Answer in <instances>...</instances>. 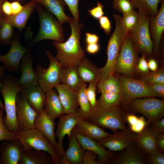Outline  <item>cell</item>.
Instances as JSON below:
<instances>
[{
    "mask_svg": "<svg viewBox=\"0 0 164 164\" xmlns=\"http://www.w3.org/2000/svg\"><path fill=\"white\" fill-rule=\"evenodd\" d=\"M68 22L71 29V34L68 39L63 43L53 41L52 43L57 51L55 57L61 67H77L85 56L80 42L83 24L71 17Z\"/></svg>",
    "mask_w": 164,
    "mask_h": 164,
    "instance_id": "obj_1",
    "label": "cell"
},
{
    "mask_svg": "<svg viewBox=\"0 0 164 164\" xmlns=\"http://www.w3.org/2000/svg\"><path fill=\"white\" fill-rule=\"evenodd\" d=\"M19 79L9 75L5 76L0 82V91L4 98L6 116L3 118L5 127L9 131L16 132L19 130L16 118V94L23 89Z\"/></svg>",
    "mask_w": 164,
    "mask_h": 164,
    "instance_id": "obj_2",
    "label": "cell"
},
{
    "mask_svg": "<svg viewBox=\"0 0 164 164\" xmlns=\"http://www.w3.org/2000/svg\"><path fill=\"white\" fill-rule=\"evenodd\" d=\"M121 104L108 108L96 106L85 120L104 128L115 132L118 130H125L127 111L121 108Z\"/></svg>",
    "mask_w": 164,
    "mask_h": 164,
    "instance_id": "obj_3",
    "label": "cell"
},
{
    "mask_svg": "<svg viewBox=\"0 0 164 164\" xmlns=\"http://www.w3.org/2000/svg\"><path fill=\"white\" fill-rule=\"evenodd\" d=\"M113 17L115 22V28L108 39L107 62L103 67L99 69L100 80H104L114 73L121 47L129 32L123 24L121 16L114 14Z\"/></svg>",
    "mask_w": 164,
    "mask_h": 164,
    "instance_id": "obj_4",
    "label": "cell"
},
{
    "mask_svg": "<svg viewBox=\"0 0 164 164\" xmlns=\"http://www.w3.org/2000/svg\"><path fill=\"white\" fill-rule=\"evenodd\" d=\"M36 8L39 17V27L32 45L45 39H51L60 43L64 42L65 37L63 24L40 4L37 3Z\"/></svg>",
    "mask_w": 164,
    "mask_h": 164,
    "instance_id": "obj_5",
    "label": "cell"
},
{
    "mask_svg": "<svg viewBox=\"0 0 164 164\" xmlns=\"http://www.w3.org/2000/svg\"><path fill=\"white\" fill-rule=\"evenodd\" d=\"M16 132L23 149L46 151L52 157L54 164H60V157L55 147L38 129L19 130Z\"/></svg>",
    "mask_w": 164,
    "mask_h": 164,
    "instance_id": "obj_6",
    "label": "cell"
},
{
    "mask_svg": "<svg viewBox=\"0 0 164 164\" xmlns=\"http://www.w3.org/2000/svg\"><path fill=\"white\" fill-rule=\"evenodd\" d=\"M118 80L121 85V104L128 112L129 104L135 99L159 97L148 87L145 83L140 80L122 75L119 77Z\"/></svg>",
    "mask_w": 164,
    "mask_h": 164,
    "instance_id": "obj_7",
    "label": "cell"
},
{
    "mask_svg": "<svg viewBox=\"0 0 164 164\" xmlns=\"http://www.w3.org/2000/svg\"><path fill=\"white\" fill-rule=\"evenodd\" d=\"M128 110L144 115L148 122L160 120L164 115V100L154 97L135 99L129 104Z\"/></svg>",
    "mask_w": 164,
    "mask_h": 164,
    "instance_id": "obj_8",
    "label": "cell"
},
{
    "mask_svg": "<svg viewBox=\"0 0 164 164\" xmlns=\"http://www.w3.org/2000/svg\"><path fill=\"white\" fill-rule=\"evenodd\" d=\"M138 12V22L129 33L137 50L150 55L153 47L149 28L150 16L140 11Z\"/></svg>",
    "mask_w": 164,
    "mask_h": 164,
    "instance_id": "obj_9",
    "label": "cell"
},
{
    "mask_svg": "<svg viewBox=\"0 0 164 164\" xmlns=\"http://www.w3.org/2000/svg\"><path fill=\"white\" fill-rule=\"evenodd\" d=\"M137 50L128 33L121 47L114 69V72L130 77L136 67Z\"/></svg>",
    "mask_w": 164,
    "mask_h": 164,
    "instance_id": "obj_10",
    "label": "cell"
},
{
    "mask_svg": "<svg viewBox=\"0 0 164 164\" xmlns=\"http://www.w3.org/2000/svg\"><path fill=\"white\" fill-rule=\"evenodd\" d=\"M46 53L50 63L48 68L43 69L41 65L38 64L35 70L38 77V85L45 93L60 84L59 75L61 67L49 50H47Z\"/></svg>",
    "mask_w": 164,
    "mask_h": 164,
    "instance_id": "obj_11",
    "label": "cell"
},
{
    "mask_svg": "<svg viewBox=\"0 0 164 164\" xmlns=\"http://www.w3.org/2000/svg\"><path fill=\"white\" fill-rule=\"evenodd\" d=\"M9 52L4 55H0V61L4 64L5 70L16 73L19 70L21 59L26 53L30 49L23 46L19 41V36L14 34Z\"/></svg>",
    "mask_w": 164,
    "mask_h": 164,
    "instance_id": "obj_12",
    "label": "cell"
},
{
    "mask_svg": "<svg viewBox=\"0 0 164 164\" xmlns=\"http://www.w3.org/2000/svg\"><path fill=\"white\" fill-rule=\"evenodd\" d=\"M136 134L128 127L126 129L118 130L113 134H109L99 142L105 148L110 151H119L133 143Z\"/></svg>",
    "mask_w": 164,
    "mask_h": 164,
    "instance_id": "obj_13",
    "label": "cell"
},
{
    "mask_svg": "<svg viewBox=\"0 0 164 164\" xmlns=\"http://www.w3.org/2000/svg\"><path fill=\"white\" fill-rule=\"evenodd\" d=\"M16 118L19 130L35 128L34 121L38 114L19 92L16 94Z\"/></svg>",
    "mask_w": 164,
    "mask_h": 164,
    "instance_id": "obj_14",
    "label": "cell"
},
{
    "mask_svg": "<svg viewBox=\"0 0 164 164\" xmlns=\"http://www.w3.org/2000/svg\"><path fill=\"white\" fill-rule=\"evenodd\" d=\"M82 118H83L78 110L75 113L66 114L59 118L55 136L58 139L56 149L60 158L62 156L65 151L63 144L64 136L66 135L69 138L70 136L73 129L79 120Z\"/></svg>",
    "mask_w": 164,
    "mask_h": 164,
    "instance_id": "obj_15",
    "label": "cell"
},
{
    "mask_svg": "<svg viewBox=\"0 0 164 164\" xmlns=\"http://www.w3.org/2000/svg\"><path fill=\"white\" fill-rule=\"evenodd\" d=\"M108 164H148L146 155L134 142L116 154Z\"/></svg>",
    "mask_w": 164,
    "mask_h": 164,
    "instance_id": "obj_16",
    "label": "cell"
},
{
    "mask_svg": "<svg viewBox=\"0 0 164 164\" xmlns=\"http://www.w3.org/2000/svg\"><path fill=\"white\" fill-rule=\"evenodd\" d=\"M33 57L30 50L24 55L19 64L21 76L19 81L23 89L38 85V77L33 68Z\"/></svg>",
    "mask_w": 164,
    "mask_h": 164,
    "instance_id": "obj_17",
    "label": "cell"
},
{
    "mask_svg": "<svg viewBox=\"0 0 164 164\" xmlns=\"http://www.w3.org/2000/svg\"><path fill=\"white\" fill-rule=\"evenodd\" d=\"M76 138L82 148L85 151L88 150L95 153L98 156L100 164H108L114 153L106 150L98 141L76 133Z\"/></svg>",
    "mask_w": 164,
    "mask_h": 164,
    "instance_id": "obj_18",
    "label": "cell"
},
{
    "mask_svg": "<svg viewBox=\"0 0 164 164\" xmlns=\"http://www.w3.org/2000/svg\"><path fill=\"white\" fill-rule=\"evenodd\" d=\"M23 148L19 139L2 141L0 144L1 164H18Z\"/></svg>",
    "mask_w": 164,
    "mask_h": 164,
    "instance_id": "obj_19",
    "label": "cell"
},
{
    "mask_svg": "<svg viewBox=\"0 0 164 164\" xmlns=\"http://www.w3.org/2000/svg\"><path fill=\"white\" fill-rule=\"evenodd\" d=\"M73 129L67 150L60 159V164H81L85 150L79 144Z\"/></svg>",
    "mask_w": 164,
    "mask_h": 164,
    "instance_id": "obj_20",
    "label": "cell"
},
{
    "mask_svg": "<svg viewBox=\"0 0 164 164\" xmlns=\"http://www.w3.org/2000/svg\"><path fill=\"white\" fill-rule=\"evenodd\" d=\"M149 28L150 36L153 41L155 50L159 53L161 39L164 30V0H162L160 8L157 15L150 16Z\"/></svg>",
    "mask_w": 164,
    "mask_h": 164,
    "instance_id": "obj_21",
    "label": "cell"
},
{
    "mask_svg": "<svg viewBox=\"0 0 164 164\" xmlns=\"http://www.w3.org/2000/svg\"><path fill=\"white\" fill-rule=\"evenodd\" d=\"M55 88L66 114L77 112L79 109L77 91L62 84H59Z\"/></svg>",
    "mask_w": 164,
    "mask_h": 164,
    "instance_id": "obj_22",
    "label": "cell"
},
{
    "mask_svg": "<svg viewBox=\"0 0 164 164\" xmlns=\"http://www.w3.org/2000/svg\"><path fill=\"white\" fill-rule=\"evenodd\" d=\"M34 126L35 128L39 131L56 149L57 142L55 138V124L44 109L41 113L36 117Z\"/></svg>",
    "mask_w": 164,
    "mask_h": 164,
    "instance_id": "obj_23",
    "label": "cell"
},
{
    "mask_svg": "<svg viewBox=\"0 0 164 164\" xmlns=\"http://www.w3.org/2000/svg\"><path fill=\"white\" fill-rule=\"evenodd\" d=\"M44 110L53 120L66 114L57 92L53 89L45 93Z\"/></svg>",
    "mask_w": 164,
    "mask_h": 164,
    "instance_id": "obj_24",
    "label": "cell"
},
{
    "mask_svg": "<svg viewBox=\"0 0 164 164\" xmlns=\"http://www.w3.org/2000/svg\"><path fill=\"white\" fill-rule=\"evenodd\" d=\"M74 128L76 133L98 142L110 134L99 125L82 118L79 120Z\"/></svg>",
    "mask_w": 164,
    "mask_h": 164,
    "instance_id": "obj_25",
    "label": "cell"
},
{
    "mask_svg": "<svg viewBox=\"0 0 164 164\" xmlns=\"http://www.w3.org/2000/svg\"><path fill=\"white\" fill-rule=\"evenodd\" d=\"M19 93L26 100L38 115L41 113L43 109L46 94L39 85L23 89Z\"/></svg>",
    "mask_w": 164,
    "mask_h": 164,
    "instance_id": "obj_26",
    "label": "cell"
},
{
    "mask_svg": "<svg viewBox=\"0 0 164 164\" xmlns=\"http://www.w3.org/2000/svg\"><path fill=\"white\" fill-rule=\"evenodd\" d=\"M59 79L60 83L76 91L85 84L80 78L76 66L61 67Z\"/></svg>",
    "mask_w": 164,
    "mask_h": 164,
    "instance_id": "obj_27",
    "label": "cell"
},
{
    "mask_svg": "<svg viewBox=\"0 0 164 164\" xmlns=\"http://www.w3.org/2000/svg\"><path fill=\"white\" fill-rule=\"evenodd\" d=\"M22 149L18 164H54L51 156L44 151Z\"/></svg>",
    "mask_w": 164,
    "mask_h": 164,
    "instance_id": "obj_28",
    "label": "cell"
},
{
    "mask_svg": "<svg viewBox=\"0 0 164 164\" xmlns=\"http://www.w3.org/2000/svg\"><path fill=\"white\" fill-rule=\"evenodd\" d=\"M37 3L33 0L23 5L22 10L18 13L9 16H5L7 20L14 27L21 31L36 8Z\"/></svg>",
    "mask_w": 164,
    "mask_h": 164,
    "instance_id": "obj_29",
    "label": "cell"
},
{
    "mask_svg": "<svg viewBox=\"0 0 164 164\" xmlns=\"http://www.w3.org/2000/svg\"><path fill=\"white\" fill-rule=\"evenodd\" d=\"M40 4L56 16L62 24L68 22L70 17L64 11L67 5L63 0H33Z\"/></svg>",
    "mask_w": 164,
    "mask_h": 164,
    "instance_id": "obj_30",
    "label": "cell"
},
{
    "mask_svg": "<svg viewBox=\"0 0 164 164\" xmlns=\"http://www.w3.org/2000/svg\"><path fill=\"white\" fill-rule=\"evenodd\" d=\"M77 70L84 83L98 82L100 80L99 69L87 58L83 59L77 67Z\"/></svg>",
    "mask_w": 164,
    "mask_h": 164,
    "instance_id": "obj_31",
    "label": "cell"
},
{
    "mask_svg": "<svg viewBox=\"0 0 164 164\" xmlns=\"http://www.w3.org/2000/svg\"><path fill=\"white\" fill-rule=\"evenodd\" d=\"M155 137L147 124L141 132L136 133L135 142L146 155L157 149Z\"/></svg>",
    "mask_w": 164,
    "mask_h": 164,
    "instance_id": "obj_32",
    "label": "cell"
},
{
    "mask_svg": "<svg viewBox=\"0 0 164 164\" xmlns=\"http://www.w3.org/2000/svg\"><path fill=\"white\" fill-rule=\"evenodd\" d=\"M113 74L104 80H100L97 84L98 93L111 92L121 93V85L119 80Z\"/></svg>",
    "mask_w": 164,
    "mask_h": 164,
    "instance_id": "obj_33",
    "label": "cell"
},
{
    "mask_svg": "<svg viewBox=\"0 0 164 164\" xmlns=\"http://www.w3.org/2000/svg\"><path fill=\"white\" fill-rule=\"evenodd\" d=\"M135 8L138 11L151 16H155L158 13V5L159 0H129Z\"/></svg>",
    "mask_w": 164,
    "mask_h": 164,
    "instance_id": "obj_34",
    "label": "cell"
},
{
    "mask_svg": "<svg viewBox=\"0 0 164 164\" xmlns=\"http://www.w3.org/2000/svg\"><path fill=\"white\" fill-rule=\"evenodd\" d=\"M14 28L4 15L0 24V45L10 46L15 34Z\"/></svg>",
    "mask_w": 164,
    "mask_h": 164,
    "instance_id": "obj_35",
    "label": "cell"
},
{
    "mask_svg": "<svg viewBox=\"0 0 164 164\" xmlns=\"http://www.w3.org/2000/svg\"><path fill=\"white\" fill-rule=\"evenodd\" d=\"M121 104V94L111 92L101 93L96 106L101 108H108Z\"/></svg>",
    "mask_w": 164,
    "mask_h": 164,
    "instance_id": "obj_36",
    "label": "cell"
},
{
    "mask_svg": "<svg viewBox=\"0 0 164 164\" xmlns=\"http://www.w3.org/2000/svg\"><path fill=\"white\" fill-rule=\"evenodd\" d=\"M87 88L85 84L77 91L79 106V111L83 119L87 118L90 114L91 108L90 102L85 94Z\"/></svg>",
    "mask_w": 164,
    "mask_h": 164,
    "instance_id": "obj_37",
    "label": "cell"
},
{
    "mask_svg": "<svg viewBox=\"0 0 164 164\" xmlns=\"http://www.w3.org/2000/svg\"><path fill=\"white\" fill-rule=\"evenodd\" d=\"M138 20V12L134 9L128 12L123 13V16H122L123 24L128 32L135 27Z\"/></svg>",
    "mask_w": 164,
    "mask_h": 164,
    "instance_id": "obj_38",
    "label": "cell"
},
{
    "mask_svg": "<svg viewBox=\"0 0 164 164\" xmlns=\"http://www.w3.org/2000/svg\"><path fill=\"white\" fill-rule=\"evenodd\" d=\"M145 83L164 84V71L163 69L143 74L140 79Z\"/></svg>",
    "mask_w": 164,
    "mask_h": 164,
    "instance_id": "obj_39",
    "label": "cell"
},
{
    "mask_svg": "<svg viewBox=\"0 0 164 164\" xmlns=\"http://www.w3.org/2000/svg\"><path fill=\"white\" fill-rule=\"evenodd\" d=\"M3 109H0V141L19 139L16 132L9 131L3 122Z\"/></svg>",
    "mask_w": 164,
    "mask_h": 164,
    "instance_id": "obj_40",
    "label": "cell"
},
{
    "mask_svg": "<svg viewBox=\"0 0 164 164\" xmlns=\"http://www.w3.org/2000/svg\"><path fill=\"white\" fill-rule=\"evenodd\" d=\"M112 7L116 12L123 14L128 12L135 8L129 0H113Z\"/></svg>",
    "mask_w": 164,
    "mask_h": 164,
    "instance_id": "obj_41",
    "label": "cell"
},
{
    "mask_svg": "<svg viewBox=\"0 0 164 164\" xmlns=\"http://www.w3.org/2000/svg\"><path fill=\"white\" fill-rule=\"evenodd\" d=\"M98 83L97 82L90 83L88 87L85 90L86 95L90 102L91 109L94 108L97 104L96 91Z\"/></svg>",
    "mask_w": 164,
    "mask_h": 164,
    "instance_id": "obj_42",
    "label": "cell"
},
{
    "mask_svg": "<svg viewBox=\"0 0 164 164\" xmlns=\"http://www.w3.org/2000/svg\"><path fill=\"white\" fill-rule=\"evenodd\" d=\"M148 164H164V154L158 149L146 154Z\"/></svg>",
    "mask_w": 164,
    "mask_h": 164,
    "instance_id": "obj_43",
    "label": "cell"
},
{
    "mask_svg": "<svg viewBox=\"0 0 164 164\" xmlns=\"http://www.w3.org/2000/svg\"><path fill=\"white\" fill-rule=\"evenodd\" d=\"M149 127L153 134L157 135L164 133V118L148 124Z\"/></svg>",
    "mask_w": 164,
    "mask_h": 164,
    "instance_id": "obj_44",
    "label": "cell"
},
{
    "mask_svg": "<svg viewBox=\"0 0 164 164\" xmlns=\"http://www.w3.org/2000/svg\"><path fill=\"white\" fill-rule=\"evenodd\" d=\"M67 5L73 17L77 21H79L78 10L79 0H63Z\"/></svg>",
    "mask_w": 164,
    "mask_h": 164,
    "instance_id": "obj_45",
    "label": "cell"
},
{
    "mask_svg": "<svg viewBox=\"0 0 164 164\" xmlns=\"http://www.w3.org/2000/svg\"><path fill=\"white\" fill-rule=\"evenodd\" d=\"M148 123L147 120L143 116L138 117L136 123L134 125L129 126V128L133 132L138 133L141 132Z\"/></svg>",
    "mask_w": 164,
    "mask_h": 164,
    "instance_id": "obj_46",
    "label": "cell"
},
{
    "mask_svg": "<svg viewBox=\"0 0 164 164\" xmlns=\"http://www.w3.org/2000/svg\"><path fill=\"white\" fill-rule=\"evenodd\" d=\"M136 67L138 70L143 74L150 72L145 53H142L141 57L138 59Z\"/></svg>",
    "mask_w": 164,
    "mask_h": 164,
    "instance_id": "obj_47",
    "label": "cell"
},
{
    "mask_svg": "<svg viewBox=\"0 0 164 164\" xmlns=\"http://www.w3.org/2000/svg\"><path fill=\"white\" fill-rule=\"evenodd\" d=\"M97 156L92 151L85 150L81 164H100L98 160H96Z\"/></svg>",
    "mask_w": 164,
    "mask_h": 164,
    "instance_id": "obj_48",
    "label": "cell"
},
{
    "mask_svg": "<svg viewBox=\"0 0 164 164\" xmlns=\"http://www.w3.org/2000/svg\"><path fill=\"white\" fill-rule=\"evenodd\" d=\"M104 7L103 4L100 2H97L96 6L91 9L88 10L89 14L95 19H99L103 16L104 14L103 10Z\"/></svg>",
    "mask_w": 164,
    "mask_h": 164,
    "instance_id": "obj_49",
    "label": "cell"
},
{
    "mask_svg": "<svg viewBox=\"0 0 164 164\" xmlns=\"http://www.w3.org/2000/svg\"><path fill=\"white\" fill-rule=\"evenodd\" d=\"M148 87L157 94L159 97H164V84L162 83H146Z\"/></svg>",
    "mask_w": 164,
    "mask_h": 164,
    "instance_id": "obj_50",
    "label": "cell"
},
{
    "mask_svg": "<svg viewBox=\"0 0 164 164\" xmlns=\"http://www.w3.org/2000/svg\"><path fill=\"white\" fill-rule=\"evenodd\" d=\"M99 19L100 27L103 30L106 35H108L112 29L111 23L109 19L107 16H103Z\"/></svg>",
    "mask_w": 164,
    "mask_h": 164,
    "instance_id": "obj_51",
    "label": "cell"
},
{
    "mask_svg": "<svg viewBox=\"0 0 164 164\" xmlns=\"http://www.w3.org/2000/svg\"><path fill=\"white\" fill-rule=\"evenodd\" d=\"M155 137L157 149L164 152V133L156 135Z\"/></svg>",
    "mask_w": 164,
    "mask_h": 164,
    "instance_id": "obj_52",
    "label": "cell"
},
{
    "mask_svg": "<svg viewBox=\"0 0 164 164\" xmlns=\"http://www.w3.org/2000/svg\"><path fill=\"white\" fill-rule=\"evenodd\" d=\"M85 35V41L87 44L97 43L99 41V37L95 34L86 32Z\"/></svg>",
    "mask_w": 164,
    "mask_h": 164,
    "instance_id": "obj_53",
    "label": "cell"
},
{
    "mask_svg": "<svg viewBox=\"0 0 164 164\" xmlns=\"http://www.w3.org/2000/svg\"><path fill=\"white\" fill-rule=\"evenodd\" d=\"M99 49V46L97 43L87 44L86 46V51L90 54H94L97 52Z\"/></svg>",
    "mask_w": 164,
    "mask_h": 164,
    "instance_id": "obj_54",
    "label": "cell"
},
{
    "mask_svg": "<svg viewBox=\"0 0 164 164\" xmlns=\"http://www.w3.org/2000/svg\"><path fill=\"white\" fill-rule=\"evenodd\" d=\"M2 9L4 14L6 16L12 15L11 2L9 1L5 2L3 4Z\"/></svg>",
    "mask_w": 164,
    "mask_h": 164,
    "instance_id": "obj_55",
    "label": "cell"
},
{
    "mask_svg": "<svg viewBox=\"0 0 164 164\" xmlns=\"http://www.w3.org/2000/svg\"><path fill=\"white\" fill-rule=\"evenodd\" d=\"M138 117L134 113L129 112L126 115V121L128 123L129 126L134 125L137 122Z\"/></svg>",
    "mask_w": 164,
    "mask_h": 164,
    "instance_id": "obj_56",
    "label": "cell"
},
{
    "mask_svg": "<svg viewBox=\"0 0 164 164\" xmlns=\"http://www.w3.org/2000/svg\"><path fill=\"white\" fill-rule=\"evenodd\" d=\"M12 15L16 14L20 12L22 9L23 6L21 5L20 2L17 1H14L11 2Z\"/></svg>",
    "mask_w": 164,
    "mask_h": 164,
    "instance_id": "obj_57",
    "label": "cell"
},
{
    "mask_svg": "<svg viewBox=\"0 0 164 164\" xmlns=\"http://www.w3.org/2000/svg\"><path fill=\"white\" fill-rule=\"evenodd\" d=\"M149 69L153 72L156 71L158 68V64L156 61L153 59H150L148 63Z\"/></svg>",
    "mask_w": 164,
    "mask_h": 164,
    "instance_id": "obj_58",
    "label": "cell"
},
{
    "mask_svg": "<svg viewBox=\"0 0 164 164\" xmlns=\"http://www.w3.org/2000/svg\"><path fill=\"white\" fill-rule=\"evenodd\" d=\"M5 69L4 66H0V79L5 76Z\"/></svg>",
    "mask_w": 164,
    "mask_h": 164,
    "instance_id": "obj_59",
    "label": "cell"
},
{
    "mask_svg": "<svg viewBox=\"0 0 164 164\" xmlns=\"http://www.w3.org/2000/svg\"><path fill=\"white\" fill-rule=\"evenodd\" d=\"M1 84L0 81V88L1 87ZM5 109V105H4L2 103V102L0 99V109Z\"/></svg>",
    "mask_w": 164,
    "mask_h": 164,
    "instance_id": "obj_60",
    "label": "cell"
},
{
    "mask_svg": "<svg viewBox=\"0 0 164 164\" xmlns=\"http://www.w3.org/2000/svg\"><path fill=\"white\" fill-rule=\"evenodd\" d=\"M4 14L3 13L2 9H0V27L1 22L2 21V20L4 16Z\"/></svg>",
    "mask_w": 164,
    "mask_h": 164,
    "instance_id": "obj_61",
    "label": "cell"
},
{
    "mask_svg": "<svg viewBox=\"0 0 164 164\" xmlns=\"http://www.w3.org/2000/svg\"><path fill=\"white\" fill-rule=\"evenodd\" d=\"M9 0H0V9H2V5L3 3L6 1H9Z\"/></svg>",
    "mask_w": 164,
    "mask_h": 164,
    "instance_id": "obj_62",
    "label": "cell"
},
{
    "mask_svg": "<svg viewBox=\"0 0 164 164\" xmlns=\"http://www.w3.org/2000/svg\"><path fill=\"white\" fill-rule=\"evenodd\" d=\"M0 164H1V160H0Z\"/></svg>",
    "mask_w": 164,
    "mask_h": 164,
    "instance_id": "obj_63",
    "label": "cell"
}]
</instances>
